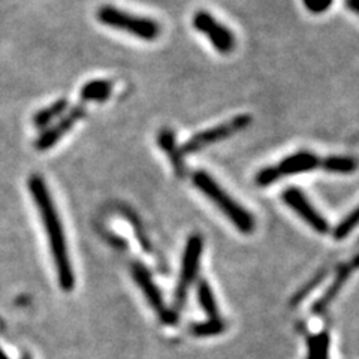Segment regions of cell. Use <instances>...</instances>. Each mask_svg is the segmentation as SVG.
Returning <instances> with one entry per match:
<instances>
[{"label":"cell","instance_id":"obj_1","mask_svg":"<svg viewBox=\"0 0 359 359\" xmlns=\"http://www.w3.org/2000/svg\"><path fill=\"white\" fill-rule=\"evenodd\" d=\"M29 190L41 215L45 232L48 235V243L51 247V255H53L55 269H57L60 287L66 292H71L75 286V276H74L69 255H67V245H66V237L63 232L62 220L59 217L57 210H55L54 201L50 195V190L47 186H45L43 180L39 175L30 177Z\"/></svg>","mask_w":359,"mask_h":359},{"label":"cell","instance_id":"obj_2","mask_svg":"<svg viewBox=\"0 0 359 359\" xmlns=\"http://www.w3.org/2000/svg\"><path fill=\"white\" fill-rule=\"evenodd\" d=\"M192 182L241 233H252L255 231L253 216L240 202L235 201L226 190L222 189L211 175L204 171H196L192 175Z\"/></svg>","mask_w":359,"mask_h":359},{"label":"cell","instance_id":"obj_3","mask_svg":"<svg viewBox=\"0 0 359 359\" xmlns=\"http://www.w3.org/2000/svg\"><path fill=\"white\" fill-rule=\"evenodd\" d=\"M97 18L108 27L128 32L130 35L144 41H154L161 35V26L157 21L147 17L129 14L116 6H102L97 11Z\"/></svg>","mask_w":359,"mask_h":359},{"label":"cell","instance_id":"obj_4","mask_svg":"<svg viewBox=\"0 0 359 359\" xmlns=\"http://www.w3.org/2000/svg\"><path fill=\"white\" fill-rule=\"evenodd\" d=\"M202 247H204V240H202L199 233H192L187 238L184 253H183L182 271H180V278H178L175 297H174V313L182 310V307L184 306L189 287L195 282V278L198 276Z\"/></svg>","mask_w":359,"mask_h":359},{"label":"cell","instance_id":"obj_5","mask_svg":"<svg viewBox=\"0 0 359 359\" xmlns=\"http://www.w3.org/2000/svg\"><path fill=\"white\" fill-rule=\"evenodd\" d=\"M252 120L253 118L249 114H243V116L233 117L232 120H229L226 123H222V125H219V126L198 132L194 135L192 138H189L183 144L182 151H183V154H192V153L204 150L219 141L231 138L232 135L244 130L245 128H249Z\"/></svg>","mask_w":359,"mask_h":359},{"label":"cell","instance_id":"obj_6","mask_svg":"<svg viewBox=\"0 0 359 359\" xmlns=\"http://www.w3.org/2000/svg\"><path fill=\"white\" fill-rule=\"evenodd\" d=\"M133 280L137 282V285L141 287L142 294L147 298V301L150 302V306L154 309V311L159 314L161 320L165 325H174L177 322V313H174V310L166 309L163 298L161 290L157 289V286L154 285L153 278L149 273V269L145 268L144 265H141L140 262H135L130 268Z\"/></svg>","mask_w":359,"mask_h":359},{"label":"cell","instance_id":"obj_7","mask_svg":"<svg viewBox=\"0 0 359 359\" xmlns=\"http://www.w3.org/2000/svg\"><path fill=\"white\" fill-rule=\"evenodd\" d=\"M194 27L201 32L202 35H207L210 42L212 43L219 53L229 54L235 48V36L233 33L224 27L223 25L208 14L207 11H198L194 17Z\"/></svg>","mask_w":359,"mask_h":359},{"label":"cell","instance_id":"obj_8","mask_svg":"<svg viewBox=\"0 0 359 359\" xmlns=\"http://www.w3.org/2000/svg\"><path fill=\"white\" fill-rule=\"evenodd\" d=\"M282 199L287 207L294 210L297 215L304 220L311 229L319 233L330 232V223L327 222L320 212L311 205L307 196L297 187H289L282 194Z\"/></svg>","mask_w":359,"mask_h":359},{"label":"cell","instance_id":"obj_9","mask_svg":"<svg viewBox=\"0 0 359 359\" xmlns=\"http://www.w3.org/2000/svg\"><path fill=\"white\" fill-rule=\"evenodd\" d=\"M86 116V108L81 105H76L67 114L62 116L55 125L50 126L47 130H43L38 140L35 141V149L39 151H45L51 147H54L55 144H57L65 135L69 132L76 123L78 120H81Z\"/></svg>","mask_w":359,"mask_h":359},{"label":"cell","instance_id":"obj_10","mask_svg":"<svg viewBox=\"0 0 359 359\" xmlns=\"http://www.w3.org/2000/svg\"><path fill=\"white\" fill-rule=\"evenodd\" d=\"M319 165H320V159L316 154L307 150H302L285 157V159L277 165V170L283 177V175H294V174L314 171L316 168H319Z\"/></svg>","mask_w":359,"mask_h":359},{"label":"cell","instance_id":"obj_11","mask_svg":"<svg viewBox=\"0 0 359 359\" xmlns=\"http://www.w3.org/2000/svg\"><path fill=\"white\" fill-rule=\"evenodd\" d=\"M157 142H159L161 149L170 157V162L174 168V172L178 178H183L186 175V165L183 159V151L178 147L175 141V135L171 129H162L157 135Z\"/></svg>","mask_w":359,"mask_h":359},{"label":"cell","instance_id":"obj_12","mask_svg":"<svg viewBox=\"0 0 359 359\" xmlns=\"http://www.w3.org/2000/svg\"><path fill=\"white\" fill-rule=\"evenodd\" d=\"M112 92V83L107 80H93L83 86L80 96L84 102H105Z\"/></svg>","mask_w":359,"mask_h":359},{"label":"cell","instance_id":"obj_13","mask_svg":"<svg viewBox=\"0 0 359 359\" xmlns=\"http://www.w3.org/2000/svg\"><path fill=\"white\" fill-rule=\"evenodd\" d=\"M319 166L334 174H351L358 170V162L351 156H328L320 161Z\"/></svg>","mask_w":359,"mask_h":359},{"label":"cell","instance_id":"obj_14","mask_svg":"<svg viewBox=\"0 0 359 359\" xmlns=\"http://www.w3.org/2000/svg\"><path fill=\"white\" fill-rule=\"evenodd\" d=\"M67 105L69 104H67L66 99L55 100L54 104L38 111L36 114L33 116V125H35V128H38V129L47 128L53 120L60 118L65 114V111L67 109Z\"/></svg>","mask_w":359,"mask_h":359},{"label":"cell","instance_id":"obj_15","mask_svg":"<svg viewBox=\"0 0 359 359\" xmlns=\"http://www.w3.org/2000/svg\"><path fill=\"white\" fill-rule=\"evenodd\" d=\"M198 299L201 307L204 309L210 319H219V307L212 295V290L205 280H201L198 285Z\"/></svg>","mask_w":359,"mask_h":359},{"label":"cell","instance_id":"obj_16","mask_svg":"<svg viewBox=\"0 0 359 359\" xmlns=\"http://www.w3.org/2000/svg\"><path fill=\"white\" fill-rule=\"evenodd\" d=\"M309 359H328L330 337L327 332L318 334L309 339Z\"/></svg>","mask_w":359,"mask_h":359},{"label":"cell","instance_id":"obj_17","mask_svg":"<svg viewBox=\"0 0 359 359\" xmlns=\"http://www.w3.org/2000/svg\"><path fill=\"white\" fill-rule=\"evenodd\" d=\"M359 226V205L351 211L334 229V238L335 240H344L347 235H351L355 228Z\"/></svg>","mask_w":359,"mask_h":359},{"label":"cell","instance_id":"obj_18","mask_svg":"<svg viewBox=\"0 0 359 359\" xmlns=\"http://www.w3.org/2000/svg\"><path fill=\"white\" fill-rule=\"evenodd\" d=\"M224 323L223 320L219 318V319H210L207 322H201V323H196L195 327L192 328V332L196 335V337H210V335H219L224 331Z\"/></svg>","mask_w":359,"mask_h":359},{"label":"cell","instance_id":"obj_19","mask_svg":"<svg viewBox=\"0 0 359 359\" xmlns=\"http://www.w3.org/2000/svg\"><path fill=\"white\" fill-rule=\"evenodd\" d=\"M280 178H282V174L278 172L277 166H266V168H262V170L256 174L255 182L257 186L266 187V186H271L273 183L278 182Z\"/></svg>","mask_w":359,"mask_h":359},{"label":"cell","instance_id":"obj_20","mask_svg":"<svg viewBox=\"0 0 359 359\" xmlns=\"http://www.w3.org/2000/svg\"><path fill=\"white\" fill-rule=\"evenodd\" d=\"M302 2L311 14H322L332 5L334 0H302Z\"/></svg>","mask_w":359,"mask_h":359},{"label":"cell","instance_id":"obj_21","mask_svg":"<svg viewBox=\"0 0 359 359\" xmlns=\"http://www.w3.org/2000/svg\"><path fill=\"white\" fill-rule=\"evenodd\" d=\"M346 5L349 9H352L355 14L359 15V0H346Z\"/></svg>","mask_w":359,"mask_h":359},{"label":"cell","instance_id":"obj_22","mask_svg":"<svg viewBox=\"0 0 359 359\" xmlns=\"http://www.w3.org/2000/svg\"><path fill=\"white\" fill-rule=\"evenodd\" d=\"M347 266L351 268V271H353V269H358L359 268V255H356L353 259L349 264H347Z\"/></svg>","mask_w":359,"mask_h":359},{"label":"cell","instance_id":"obj_23","mask_svg":"<svg viewBox=\"0 0 359 359\" xmlns=\"http://www.w3.org/2000/svg\"><path fill=\"white\" fill-rule=\"evenodd\" d=\"M0 359H9V358L2 351H0Z\"/></svg>","mask_w":359,"mask_h":359}]
</instances>
